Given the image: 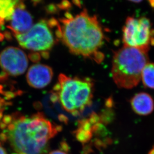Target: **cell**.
<instances>
[{
    "instance_id": "6da1fadb",
    "label": "cell",
    "mask_w": 154,
    "mask_h": 154,
    "mask_svg": "<svg viewBox=\"0 0 154 154\" xmlns=\"http://www.w3.org/2000/svg\"><path fill=\"white\" fill-rule=\"evenodd\" d=\"M61 128L40 112L14 113L0 121V138L7 141L17 154H47L50 140Z\"/></svg>"
},
{
    "instance_id": "7a4b0ae2",
    "label": "cell",
    "mask_w": 154,
    "mask_h": 154,
    "mask_svg": "<svg viewBox=\"0 0 154 154\" xmlns=\"http://www.w3.org/2000/svg\"><path fill=\"white\" fill-rule=\"evenodd\" d=\"M60 21V39L71 53L102 62L104 55L100 50L105 35L96 16L90 15L85 9L75 16L67 13Z\"/></svg>"
},
{
    "instance_id": "3957f363",
    "label": "cell",
    "mask_w": 154,
    "mask_h": 154,
    "mask_svg": "<svg viewBox=\"0 0 154 154\" xmlns=\"http://www.w3.org/2000/svg\"><path fill=\"white\" fill-rule=\"evenodd\" d=\"M94 91V83L90 78L60 74L54 87L53 96L66 111L77 116L91 105Z\"/></svg>"
},
{
    "instance_id": "277c9868",
    "label": "cell",
    "mask_w": 154,
    "mask_h": 154,
    "mask_svg": "<svg viewBox=\"0 0 154 154\" xmlns=\"http://www.w3.org/2000/svg\"><path fill=\"white\" fill-rule=\"evenodd\" d=\"M148 63V52L124 46L114 54L111 69L112 79L119 88H133L141 81L143 69Z\"/></svg>"
},
{
    "instance_id": "5b68a950",
    "label": "cell",
    "mask_w": 154,
    "mask_h": 154,
    "mask_svg": "<svg viewBox=\"0 0 154 154\" xmlns=\"http://www.w3.org/2000/svg\"><path fill=\"white\" fill-rule=\"evenodd\" d=\"M58 25L55 20H41L26 32L15 35V37L19 45L23 48L32 51H48L55 44V37H57L54 36L52 29Z\"/></svg>"
},
{
    "instance_id": "8992f818",
    "label": "cell",
    "mask_w": 154,
    "mask_h": 154,
    "mask_svg": "<svg viewBox=\"0 0 154 154\" xmlns=\"http://www.w3.org/2000/svg\"><path fill=\"white\" fill-rule=\"evenodd\" d=\"M124 46L148 52L154 45V30L150 20L146 17H129L123 28Z\"/></svg>"
},
{
    "instance_id": "52a82bcc",
    "label": "cell",
    "mask_w": 154,
    "mask_h": 154,
    "mask_svg": "<svg viewBox=\"0 0 154 154\" xmlns=\"http://www.w3.org/2000/svg\"><path fill=\"white\" fill-rule=\"evenodd\" d=\"M28 66L25 52L15 47H8L0 53V66L6 74L18 76L23 74Z\"/></svg>"
},
{
    "instance_id": "ba28073f",
    "label": "cell",
    "mask_w": 154,
    "mask_h": 154,
    "mask_svg": "<svg viewBox=\"0 0 154 154\" xmlns=\"http://www.w3.org/2000/svg\"><path fill=\"white\" fill-rule=\"evenodd\" d=\"M9 21L10 23L8 28L14 35L25 33L33 26L32 16L26 10L25 6L20 1L17 4Z\"/></svg>"
},
{
    "instance_id": "9c48e42d",
    "label": "cell",
    "mask_w": 154,
    "mask_h": 154,
    "mask_svg": "<svg viewBox=\"0 0 154 154\" xmlns=\"http://www.w3.org/2000/svg\"><path fill=\"white\" fill-rule=\"evenodd\" d=\"M52 77L53 71L50 66L36 64L32 66L28 70L26 80L31 87L42 88L49 85Z\"/></svg>"
},
{
    "instance_id": "30bf717a",
    "label": "cell",
    "mask_w": 154,
    "mask_h": 154,
    "mask_svg": "<svg viewBox=\"0 0 154 154\" xmlns=\"http://www.w3.org/2000/svg\"><path fill=\"white\" fill-rule=\"evenodd\" d=\"M133 110L137 115H150L154 110V101L148 93L140 92L135 95L130 100Z\"/></svg>"
},
{
    "instance_id": "8fae6325",
    "label": "cell",
    "mask_w": 154,
    "mask_h": 154,
    "mask_svg": "<svg viewBox=\"0 0 154 154\" xmlns=\"http://www.w3.org/2000/svg\"><path fill=\"white\" fill-rule=\"evenodd\" d=\"M20 0H0V21H9L17 4Z\"/></svg>"
},
{
    "instance_id": "7c38bea8",
    "label": "cell",
    "mask_w": 154,
    "mask_h": 154,
    "mask_svg": "<svg viewBox=\"0 0 154 154\" xmlns=\"http://www.w3.org/2000/svg\"><path fill=\"white\" fill-rule=\"evenodd\" d=\"M141 80L145 87L154 89V63H148L144 66Z\"/></svg>"
},
{
    "instance_id": "4fadbf2b",
    "label": "cell",
    "mask_w": 154,
    "mask_h": 154,
    "mask_svg": "<svg viewBox=\"0 0 154 154\" xmlns=\"http://www.w3.org/2000/svg\"><path fill=\"white\" fill-rule=\"evenodd\" d=\"M10 103L8 102L6 99L3 98L2 97L0 96V121L2 119L3 114L5 110H6V108L7 107Z\"/></svg>"
},
{
    "instance_id": "5bb4252c",
    "label": "cell",
    "mask_w": 154,
    "mask_h": 154,
    "mask_svg": "<svg viewBox=\"0 0 154 154\" xmlns=\"http://www.w3.org/2000/svg\"><path fill=\"white\" fill-rule=\"evenodd\" d=\"M48 154H68L66 151L63 150H56L50 152Z\"/></svg>"
},
{
    "instance_id": "9a60e30c",
    "label": "cell",
    "mask_w": 154,
    "mask_h": 154,
    "mask_svg": "<svg viewBox=\"0 0 154 154\" xmlns=\"http://www.w3.org/2000/svg\"><path fill=\"white\" fill-rule=\"evenodd\" d=\"M31 57H34V58H32L31 60L32 61H38L39 59V55L38 53H35V54H31Z\"/></svg>"
},
{
    "instance_id": "2e32d148",
    "label": "cell",
    "mask_w": 154,
    "mask_h": 154,
    "mask_svg": "<svg viewBox=\"0 0 154 154\" xmlns=\"http://www.w3.org/2000/svg\"><path fill=\"white\" fill-rule=\"evenodd\" d=\"M1 138H0V154H7L6 151L5 149L4 148L2 145L1 142Z\"/></svg>"
},
{
    "instance_id": "e0dca14e",
    "label": "cell",
    "mask_w": 154,
    "mask_h": 154,
    "mask_svg": "<svg viewBox=\"0 0 154 154\" xmlns=\"http://www.w3.org/2000/svg\"><path fill=\"white\" fill-rule=\"evenodd\" d=\"M152 7L154 8V0H148Z\"/></svg>"
},
{
    "instance_id": "ac0fdd59",
    "label": "cell",
    "mask_w": 154,
    "mask_h": 154,
    "mask_svg": "<svg viewBox=\"0 0 154 154\" xmlns=\"http://www.w3.org/2000/svg\"><path fill=\"white\" fill-rule=\"evenodd\" d=\"M130 1L132 2H134V3H140V2L142 1V0H129Z\"/></svg>"
},
{
    "instance_id": "d6986e66",
    "label": "cell",
    "mask_w": 154,
    "mask_h": 154,
    "mask_svg": "<svg viewBox=\"0 0 154 154\" xmlns=\"http://www.w3.org/2000/svg\"><path fill=\"white\" fill-rule=\"evenodd\" d=\"M148 154H154V146L152 148L151 150H150Z\"/></svg>"
},
{
    "instance_id": "ffe728a7",
    "label": "cell",
    "mask_w": 154,
    "mask_h": 154,
    "mask_svg": "<svg viewBox=\"0 0 154 154\" xmlns=\"http://www.w3.org/2000/svg\"><path fill=\"white\" fill-rule=\"evenodd\" d=\"M17 154V153H14V154Z\"/></svg>"
}]
</instances>
